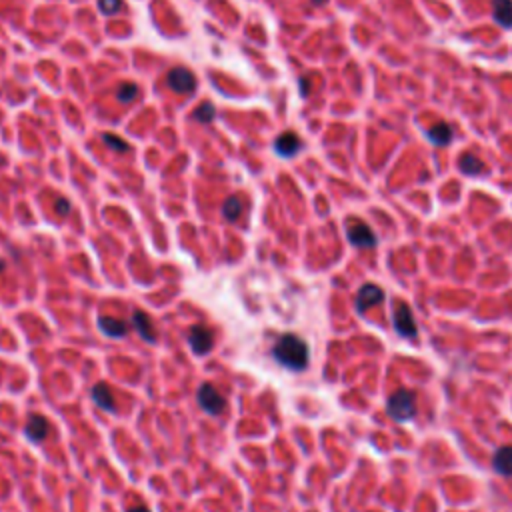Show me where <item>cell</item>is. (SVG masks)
Wrapping results in <instances>:
<instances>
[{"label":"cell","mask_w":512,"mask_h":512,"mask_svg":"<svg viewBox=\"0 0 512 512\" xmlns=\"http://www.w3.org/2000/svg\"><path fill=\"white\" fill-rule=\"evenodd\" d=\"M308 84H310V80H308L306 76H303V78H301V96H303V98L308 96Z\"/></svg>","instance_id":"cell-24"},{"label":"cell","mask_w":512,"mask_h":512,"mask_svg":"<svg viewBox=\"0 0 512 512\" xmlns=\"http://www.w3.org/2000/svg\"><path fill=\"white\" fill-rule=\"evenodd\" d=\"M55 209L60 216H66L68 212H70V202L66 200V198H57V202H55Z\"/></svg>","instance_id":"cell-23"},{"label":"cell","mask_w":512,"mask_h":512,"mask_svg":"<svg viewBox=\"0 0 512 512\" xmlns=\"http://www.w3.org/2000/svg\"><path fill=\"white\" fill-rule=\"evenodd\" d=\"M346 238L352 247L357 248H374L379 245V238L372 232V228L359 218L346 220Z\"/></svg>","instance_id":"cell-3"},{"label":"cell","mask_w":512,"mask_h":512,"mask_svg":"<svg viewBox=\"0 0 512 512\" xmlns=\"http://www.w3.org/2000/svg\"><path fill=\"white\" fill-rule=\"evenodd\" d=\"M24 437L28 438L30 442H42L48 437V420L42 417V415H30L28 417V424L24 428Z\"/></svg>","instance_id":"cell-10"},{"label":"cell","mask_w":512,"mask_h":512,"mask_svg":"<svg viewBox=\"0 0 512 512\" xmlns=\"http://www.w3.org/2000/svg\"><path fill=\"white\" fill-rule=\"evenodd\" d=\"M382 301H384V292H382V288H380V286L364 285L361 290H359V294H357L354 306H357V312H359V314H364L368 308L379 306Z\"/></svg>","instance_id":"cell-8"},{"label":"cell","mask_w":512,"mask_h":512,"mask_svg":"<svg viewBox=\"0 0 512 512\" xmlns=\"http://www.w3.org/2000/svg\"><path fill=\"white\" fill-rule=\"evenodd\" d=\"M493 17L502 28H512V0H493Z\"/></svg>","instance_id":"cell-15"},{"label":"cell","mask_w":512,"mask_h":512,"mask_svg":"<svg viewBox=\"0 0 512 512\" xmlns=\"http://www.w3.org/2000/svg\"><path fill=\"white\" fill-rule=\"evenodd\" d=\"M303 149V142H301V138L296 136L294 133H285L281 134L276 140H274V151L278 156H283V158H292V156H296L298 152Z\"/></svg>","instance_id":"cell-9"},{"label":"cell","mask_w":512,"mask_h":512,"mask_svg":"<svg viewBox=\"0 0 512 512\" xmlns=\"http://www.w3.org/2000/svg\"><path fill=\"white\" fill-rule=\"evenodd\" d=\"M133 326L136 332L140 334V339L146 342H156V332H154V324H152L151 316L142 310H134L133 314Z\"/></svg>","instance_id":"cell-12"},{"label":"cell","mask_w":512,"mask_h":512,"mask_svg":"<svg viewBox=\"0 0 512 512\" xmlns=\"http://www.w3.org/2000/svg\"><path fill=\"white\" fill-rule=\"evenodd\" d=\"M272 359L292 372H303L310 361L308 344L296 334H283L272 348Z\"/></svg>","instance_id":"cell-1"},{"label":"cell","mask_w":512,"mask_h":512,"mask_svg":"<svg viewBox=\"0 0 512 512\" xmlns=\"http://www.w3.org/2000/svg\"><path fill=\"white\" fill-rule=\"evenodd\" d=\"M96 324L111 339H124L129 334V324L124 323V321L113 319V316H98Z\"/></svg>","instance_id":"cell-11"},{"label":"cell","mask_w":512,"mask_h":512,"mask_svg":"<svg viewBox=\"0 0 512 512\" xmlns=\"http://www.w3.org/2000/svg\"><path fill=\"white\" fill-rule=\"evenodd\" d=\"M189 344L194 354L205 357V354H209L210 350H212V346H214V334H212V330H209L207 326L194 324L189 332Z\"/></svg>","instance_id":"cell-7"},{"label":"cell","mask_w":512,"mask_h":512,"mask_svg":"<svg viewBox=\"0 0 512 512\" xmlns=\"http://www.w3.org/2000/svg\"><path fill=\"white\" fill-rule=\"evenodd\" d=\"M93 400H95V404L98 408H104L108 413H114V397L113 392H111V388H108V384H104V382L95 384L93 386Z\"/></svg>","instance_id":"cell-16"},{"label":"cell","mask_w":512,"mask_h":512,"mask_svg":"<svg viewBox=\"0 0 512 512\" xmlns=\"http://www.w3.org/2000/svg\"><path fill=\"white\" fill-rule=\"evenodd\" d=\"M386 415L397 422H408L417 415V395L408 388L397 390L386 402Z\"/></svg>","instance_id":"cell-2"},{"label":"cell","mask_w":512,"mask_h":512,"mask_svg":"<svg viewBox=\"0 0 512 512\" xmlns=\"http://www.w3.org/2000/svg\"><path fill=\"white\" fill-rule=\"evenodd\" d=\"M458 169L460 172H464L466 176H478L480 172H484V164L480 158H476L475 154L471 152H464L458 160Z\"/></svg>","instance_id":"cell-17"},{"label":"cell","mask_w":512,"mask_h":512,"mask_svg":"<svg viewBox=\"0 0 512 512\" xmlns=\"http://www.w3.org/2000/svg\"><path fill=\"white\" fill-rule=\"evenodd\" d=\"M196 399H198L200 408H202L207 415H210V417H220V415L227 410V399H225V397L216 390V386L210 384V382H202V384H200Z\"/></svg>","instance_id":"cell-4"},{"label":"cell","mask_w":512,"mask_h":512,"mask_svg":"<svg viewBox=\"0 0 512 512\" xmlns=\"http://www.w3.org/2000/svg\"><path fill=\"white\" fill-rule=\"evenodd\" d=\"M192 118L202 122V124H209L216 118V108L212 106V102H202L194 113H192Z\"/></svg>","instance_id":"cell-19"},{"label":"cell","mask_w":512,"mask_h":512,"mask_svg":"<svg viewBox=\"0 0 512 512\" xmlns=\"http://www.w3.org/2000/svg\"><path fill=\"white\" fill-rule=\"evenodd\" d=\"M312 4H316V6H323V4H326L328 0H310Z\"/></svg>","instance_id":"cell-26"},{"label":"cell","mask_w":512,"mask_h":512,"mask_svg":"<svg viewBox=\"0 0 512 512\" xmlns=\"http://www.w3.org/2000/svg\"><path fill=\"white\" fill-rule=\"evenodd\" d=\"M102 140H104V144L114 152H129L131 151V144L126 142V140H122V138H118V136H114V134H104L102 136Z\"/></svg>","instance_id":"cell-20"},{"label":"cell","mask_w":512,"mask_h":512,"mask_svg":"<svg viewBox=\"0 0 512 512\" xmlns=\"http://www.w3.org/2000/svg\"><path fill=\"white\" fill-rule=\"evenodd\" d=\"M129 512H149V509L146 506H133Z\"/></svg>","instance_id":"cell-25"},{"label":"cell","mask_w":512,"mask_h":512,"mask_svg":"<svg viewBox=\"0 0 512 512\" xmlns=\"http://www.w3.org/2000/svg\"><path fill=\"white\" fill-rule=\"evenodd\" d=\"M136 95H138V86H136V84H120L118 91H116V98H118L120 102H124V104L133 102L134 98H136Z\"/></svg>","instance_id":"cell-21"},{"label":"cell","mask_w":512,"mask_h":512,"mask_svg":"<svg viewBox=\"0 0 512 512\" xmlns=\"http://www.w3.org/2000/svg\"><path fill=\"white\" fill-rule=\"evenodd\" d=\"M426 138H428L433 144H437V146H446V144H451L453 138H455L453 126H451L448 122H437V124H433V126L426 131Z\"/></svg>","instance_id":"cell-13"},{"label":"cell","mask_w":512,"mask_h":512,"mask_svg":"<svg viewBox=\"0 0 512 512\" xmlns=\"http://www.w3.org/2000/svg\"><path fill=\"white\" fill-rule=\"evenodd\" d=\"M4 270H6V263H4V260H2V258H0V274H2V272H4Z\"/></svg>","instance_id":"cell-27"},{"label":"cell","mask_w":512,"mask_h":512,"mask_svg":"<svg viewBox=\"0 0 512 512\" xmlns=\"http://www.w3.org/2000/svg\"><path fill=\"white\" fill-rule=\"evenodd\" d=\"M392 324H395V330L397 334L402 336V339H417L418 336V328L417 323H415V316H413V310L406 303H399L397 308H395V314H392Z\"/></svg>","instance_id":"cell-5"},{"label":"cell","mask_w":512,"mask_h":512,"mask_svg":"<svg viewBox=\"0 0 512 512\" xmlns=\"http://www.w3.org/2000/svg\"><path fill=\"white\" fill-rule=\"evenodd\" d=\"M167 84L171 91L178 95H192L196 91V76L192 75L189 68L176 66L167 75Z\"/></svg>","instance_id":"cell-6"},{"label":"cell","mask_w":512,"mask_h":512,"mask_svg":"<svg viewBox=\"0 0 512 512\" xmlns=\"http://www.w3.org/2000/svg\"><path fill=\"white\" fill-rule=\"evenodd\" d=\"M240 214H243V200L238 196H228L222 205V216L230 222H234V220H238Z\"/></svg>","instance_id":"cell-18"},{"label":"cell","mask_w":512,"mask_h":512,"mask_svg":"<svg viewBox=\"0 0 512 512\" xmlns=\"http://www.w3.org/2000/svg\"><path fill=\"white\" fill-rule=\"evenodd\" d=\"M493 468L500 476H512V446H502L494 453Z\"/></svg>","instance_id":"cell-14"},{"label":"cell","mask_w":512,"mask_h":512,"mask_svg":"<svg viewBox=\"0 0 512 512\" xmlns=\"http://www.w3.org/2000/svg\"><path fill=\"white\" fill-rule=\"evenodd\" d=\"M120 8H122L120 0H98V10L106 17H113Z\"/></svg>","instance_id":"cell-22"}]
</instances>
